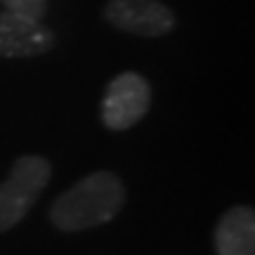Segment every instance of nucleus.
<instances>
[{"label":"nucleus","mask_w":255,"mask_h":255,"mask_svg":"<svg viewBox=\"0 0 255 255\" xmlns=\"http://www.w3.org/2000/svg\"><path fill=\"white\" fill-rule=\"evenodd\" d=\"M123 203L126 187L121 177L109 170H100L85 175L64 191L50 208V220L62 232H83L114 220Z\"/></svg>","instance_id":"1"},{"label":"nucleus","mask_w":255,"mask_h":255,"mask_svg":"<svg viewBox=\"0 0 255 255\" xmlns=\"http://www.w3.org/2000/svg\"><path fill=\"white\" fill-rule=\"evenodd\" d=\"M52 177V165L36 154L19 156L7 180L0 184V232H7L26 218L40 191Z\"/></svg>","instance_id":"2"},{"label":"nucleus","mask_w":255,"mask_h":255,"mask_svg":"<svg viewBox=\"0 0 255 255\" xmlns=\"http://www.w3.org/2000/svg\"><path fill=\"white\" fill-rule=\"evenodd\" d=\"M151 104L149 83L135 71H126L109 83L102 100V121L109 130H128L144 119Z\"/></svg>","instance_id":"3"},{"label":"nucleus","mask_w":255,"mask_h":255,"mask_svg":"<svg viewBox=\"0 0 255 255\" xmlns=\"http://www.w3.org/2000/svg\"><path fill=\"white\" fill-rule=\"evenodd\" d=\"M104 17L111 26L144 38L165 36L175 28L173 9L161 0H109Z\"/></svg>","instance_id":"4"},{"label":"nucleus","mask_w":255,"mask_h":255,"mask_svg":"<svg viewBox=\"0 0 255 255\" xmlns=\"http://www.w3.org/2000/svg\"><path fill=\"white\" fill-rule=\"evenodd\" d=\"M55 45V33L43 21L0 9V57H38Z\"/></svg>","instance_id":"5"},{"label":"nucleus","mask_w":255,"mask_h":255,"mask_svg":"<svg viewBox=\"0 0 255 255\" xmlns=\"http://www.w3.org/2000/svg\"><path fill=\"white\" fill-rule=\"evenodd\" d=\"M218 255H255V213L248 206H234L215 227Z\"/></svg>","instance_id":"6"},{"label":"nucleus","mask_w":255,"mask_h":255,"mask_svg":"<svg viewBox=\"0 0 255 255\" xmlns=\"http://www.w3.org/2000/svg\"><path fill=\"white\" fill-rule=\"evenodd\" d=\"M0 5L7 12H14L19 17L33 19V21H40L47 12V0H0Z\"/></svg>","instance_id":"7"}]
</instances>
